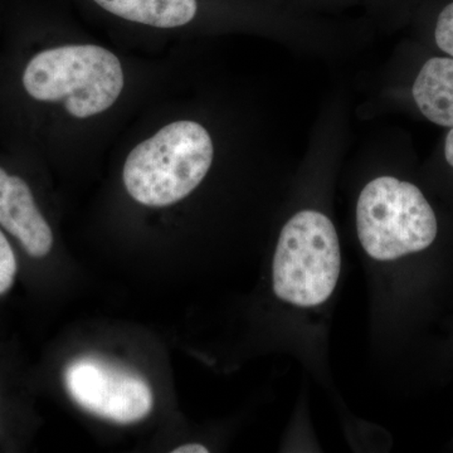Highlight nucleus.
Returning <instances> with one entry per match:
<instances>
[{
    "mask_svg": "<svg viewBox=\"0 0 453 453\" xmlns=\"http://www.w3.org/2000/svg\"><path fill=\"white\" fill-rule=\"evenodd\" d=\"M413 97L429 121L453 127V58L426 62L414 81Z\"/></svg>",
    "mask_w": 453,
    "mask_h": 453,
    "instance_id": "6e6552de",
    "label": "nucleus"
},
{
    "mask_svg": "<svg viewBox=\"0 0 453 453\" xmlns=\"http://www.w3.org/2000/svg\"><path fill=\"white\" fill-rule=\"evenodd\" d=\"M113 17L131 23L172 29L189 25L201 12V0H91Z\"/></svg>",
    "mask_w": 453,
    "mask_h": 453,
    "instance_id": "0eeeda50",
    "label": "nucleus"
},
{
    "mask_svg": "<svg viewBox=\"0 0 453 453\" xmlns=\"http://www.w3.org/2000/svg\"><path fill=\"white\" fill-rule=\"evenodd\" d=\"M26 91L38 101H65L79 119L106 111L124 88L118 57L94 44H73L33 57L23 74Z\"/></svg>",
    "mask_w": 453,
    "mask_h": 453,
    "instance_id": "f03ea898",
    "label": "nucleus"
},
{
    "mask_svg": "<svg viewBox=\"0 0 453 453\" xmlns=\"http://www.w3.org/2000/svg\"><path fill=\"white\" fill-rule=\"evenodd\" d=\"M65 383L83 410L121 425L142 421L153 408V393L145 380L100 357L73 360L65 369Z\"/></svg>",
    "mask_w": 453,
    "mask_h": 453,
    "instance_id": "39448f33",
    "label": "nucleus"
},
{
    "mask_svg": "<svg viewBox=\"0 0 453 453\" xmlns=\"http://www.w3.org/2000/svg\"><path fill=\"white\" fill-rule=\"evenodd\" d=\"M0 226L19 240L32 257L49 255L53 234L23 179L0 168Z\"/></svg>",
    "mask_w": 453,
    "mask_h": 453,
    "instance_id": "423d86ee",
    "label": "nucleus"
},
{
    "mask_svg": "<svg viewBox=\"0 0 453 453\" xmlns=\"http://www.w3.org/2000/svg\"><path fill=\"white\" fill-rule=\"evenodd\" d=\"M208 449L204 446L198 445V443H192V445H184L173 449V453H208Z\"/></svg>",
    "mask_w": 453,
    "mask_h": 453,
    "instance_id": "9b49d317",
    "label": "nucleus"
},
{
    "mask_svg": "<svg viewBox=\"0 0 453 453\" xmlns=\"http://www.w3.org/2000/svg\"><path fill=\"white\" fill-rule=\"evenodd\" d=\"M16 273V256L7 238L0 231V295L5 294L12 288Z\"/></svg>",
    "mask_w": 453,
    "mask_h": 453,
    "instance_id": "9d476101",
    "label": "nucleus"
},
{
    "mask_svg": "<svg viewBox=\"0 0 453 453\" xmlns=\"http://www.w3.org/2000/svg\"><path fill=\"white\" fill-rule=\"evenodd\" d=\"M342 270L338 234L332 220L316 211L295 214L280 234L273 258V291L301 308L321 305L332 296Z\"/></svg>",
    "mask_w": 453,
    "mask_h": 453,
    "instance_id": "7ed1b4c3",
    "label": "nucleus"
},
{
    "mask_svg": "<svg viewBox=\"0 0 453 453\" xmlns=\"http://www.w3.org/2000/svg\"><path fill=\"white\" fill-rule=\"evenodd\" d=\"M357 235L378 261H392L428 249L437 237L436 214L413 184L393 177L374 179L357 207Z\"/></svg>",
    "mask_w": 453,
    "mask_h": 453,
    "instance_id": "20e7f679",
    "label": "nucleus"
},
{
    "mask_svg": "<svg viewBox=\"0 0 453 453\" xmlns=\"http://www.w3.org/2000/svg\"><path fill=\"white\" fill-rule=\"evenodd\" d=\"M445 157L447 163L453 168V127L452 130L449 131V135H447L446 142H445Z\"/></svg>",
    "mask_w": 453,
    "mask_h": 453,
    "instance_id": "f8f14e48",
    "label": "nucleus"
},
{
    "mask_svg": "<svg viewBox=\"0 0 453 453\" xmlns=\"http://www.w3.org/2000/svg\"><path fill=\"white\" fill-rule=\"evenodd\" d=\"M213 142L195 121L166 125L133 149L122 179L129 195L148 207H166L189 196L213 162Z\"/></svg>",
    "mask_w": 453,
    "mask_h": 453,
    "instance_id": "f257e3e1",
    "label": "nucleus"
},
{
    "mask_svg": "<svg viewBox=\"0 0 453 453\" xmlns=\"http://www.w3.org/2000/svg\"><path fill=\"white\" fill-rule=\"evenodd\" d=\"M434 40L440 50L453 57V0L446 3L438 13Z\"/></svg>",
    "mask_w": 453,
    "mask_h": 453,
    "instance_id": "1a4fd4ad",
    "label": "nucleus"
}]
</instances>
